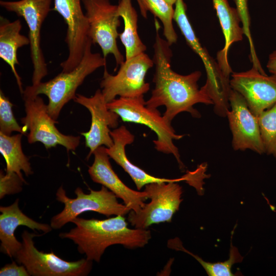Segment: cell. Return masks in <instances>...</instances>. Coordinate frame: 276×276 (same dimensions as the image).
Segmentation results:
<instances>
[{
	"instance_id": "obj_5",
	"label": "cell",
	"mask_w": 276,
	"mask_h": 276,
	"mask_svg": "<svg viewBox=\"0 0 276 276\" xmlns=\"http://www.w3.org/2000/svg\"><path fill=\"white\" fill-rule=\"evenodd\" d=\"M107 106L118 114L123 121L144 125L154 131L157 136V140L153 141L156 150L172 154L179 168L184 170L185 167L180 159L178 149L173 143L174 140H178L184 135L177 134L171 123L162 116L157 109L148 107L144 96L132 98L119 97L107 103Z\"/></svg>"
},
{
	"instance_id": "obj_22",
	"label": "cell",
	"mask_w": 276,
	"mask_h": 276,
	"mask_svg": "<svg viewBox=\"0 0 276 276\" xmlns=\"http://www.w3.org/2000/svg\"><path fill=\"white\" fill-rule=\"evenodd\" d=\"M118 14L124 21V30L119 34L125 49V60L144 53L147 47L141 39L137 30L138 16L131 0H119Z\"/></svg>"
},
{
	"instance_id": "obj_4",
	"label": "cell",
	"mask_w": 276,
	"mask_h": 276,
	"mask_svg": "<svg viewBox=\"0 0 276 276\" xmlns=\"http://www.w3.org/2000/svg\"><path fill=\"white\" fill-rule=\"evenodd\" d=\"M174 10L173 20L187 44L199 56L204 64L206 80L201 88L212 100L215 113L219 117H226L230 109L229 96L232 89L230 79L224 75L217 61L199 42L187 15L183 0H177Z\"/></svg>"
},
{
	"instance_id": "obj_13",
	"label": "cell",
	"mask_w": 276,
	"mask_h": 276,
	"mask_svg": "<svg viewBox=\"0 0 276 276\" xmlns=\"http://www.w3.org/2000/svg\"><path fill=\"white\" fill-rule=\"evenodd\" d=\"M229 101L230 109L226 117L232 134L233 149H250L259 154L265 153L257 117L250 111L242 95L233 89Z\"/></svg>"
},
{
	"instance_id": "obj_24",
	"label": "cell",
	"mask_w": 276,
	"mask_h": 276,
	"mask_svg": "<svg viewBox=\"0 0 276 276\" xmlns=\"http://www.w3.org/2000/svg\"><path fill=\"white\" fill-rule=\"evenodd\" d=\"M142 16L147 18L150 12L163 24V34L167 41L172 45L176 43L177 35L173 25L174 9L165 0H136Z\"/></svg>"
},
{
	"instance_id": "obj_21",
	"label": "cell",
	"mask_w": 276,
	"mask_h": 276,
	"mask_svg": "<svg viewBox=\"0 0 276 276\" xmlns=\"http://www.w3.org/2000/svg\"><path fill=\"white\" fill-rule=\"evenodd\" d=\"M21 21L19 19L10 21L6 18L0 17V57L11 67L16 79L19 89L24 92L21 78L15 66L19 64L17 57V50L30 44V39L20 34Z\"/></svg>"
},
{
	"instance_id": "obj_9",
	"label": "cell",
	"mask_w": 276,
	"mask_h": 276,
	"mask_svg": "<svg viewBox=\"0 0 276 276\" xmlns=\"http://www.w3.org/2000/svg\"><path fill=\"white\" fill-rule=\"evenodd\" d=\"M153 65V60L144 52L125 60L115 75L109 74L105 66L100 87L106 103L117 96L128 98L144 96L150 88L145 77Z\"/></svg>"
},
{
	"instance_id": "obj_23",
	"label": "cell",
	"mask_w": 276,
	"mask_h": 276,
	"mask_svg": "<svg viewBox=\"0 0 276 276\" xmlns=\"http://www.w3.org/2000/svg\"><path fill=\"white\" fill-rule=\"evenodd\" d=\"M22 135L20 133L13 135L0 133V152L6 162V172H15L21 177L22 171L26 176L33 173L29 158L22 149Z\"/></svg>"
},
{
	"instance_id": "obj_14",
	"label": "cell",
	"mask_w": 276,
	"mask_h": 276,
	"mask_svg": "<svg viewBox=\"0 0 276 276\" xmlns=\"http://www.w3.org/2000/svg\"><path fill=\"white\" fill-rule=\"evenodd\" d=\"M82 0H54L53 10L61 15L67 26L65 42L68 54L60 63L62 72H70L80 62L89 38V24L82 6Z\"/></svg>"
},
{
	"instance_id": "obj_16",
	"label": "cell",
	"mask_w": 276,
	"mask_h": 276,
	"mask_svg": "<svg viewBox=\"0 0 276 276\" xmlns=\"http://www.w3.org/2000/svg\"><path fill=\"white\" fill-rule=\"evenodd\" d=\"M231 76L232 89L242 95L256 117L276 103V76L262 74L254 67Z\"/></svg>"
},
{
	"instance_id": "obj_10",
	"label": "cell",
	"mask_w": 276,
	"mask_h": 276,
	"mask_svg": "<svg viewBox=\"0 0 276 276\" xmlns=\"http://www.w3.org/2000/svg\"><path fill=\"white\" fill-rule=\"evenodd\" d=\"M82 2L89 24V38L93 43L99 45L104 58L113 55L117 68L125 61L117 41L120 26L118 5L111 4L109 0H82Z\"/></svg>"
},
{
	"instance_id": "obj_20",
	"label": "cell",
	"mask_w": 276,
	"mask_h": 276,
	"mask_svg": "<svg viewBox=\"0 0 276 276\" xmlns=\"http://www.w3.org/2000/svg\"><path fill=\"white\" fill-rule=\"evenodd\" d=\"M212 2L225 39L223 48L217 53V61L224 75L229 78L233 72L228 62V51L232 44L242 40L243 29L236 8L232 7L227 0Z\"/></svg>"
},
{
	"instance_id": "obj_30",
	"label": "cell",
	"mask_w": 276,
	"mask_h": 276,
	"mask_svg": "<svg viewBox=\"0 0 276 276\" xmlns=\"http://www.w3.org/2000/svg\"><path fill=\"white\" fill-rule=\"evenodd\" d=\"M1 276H29L26 267L21 264L18 265L15 261L7 264L0 269Z\"/></svg>"
},
{
	"instance_id": "obj_8",
	"label": "cell",
	"mask_w": 276,
	"mask_h": 276,
	"mask_svg": "<svg viewBox=\"0 0 276 276\" xmlns=\"http://www.w3.org/2000/svg\"><path fill=\"white\" fill-rule=\"evenodd\" d=\"M43 235L24 231L21 234L22 246L14 257L18 264L26 267L30 275L85 276L89 274L93 261L86 258L67 261L53 251H39L35 246L33 238Z\"/></svg>"
},
{
	"instance_id": "obj_12",
	"label": "cell",
	"mask_w": 276,
	"mask_h": 276,
	"mask_svg": "<svg viewBox=\"0 0 276 276\" xmlns=\"http://www.w3.org/2000/svg\"><path fill=\"white\" fill-rule=\"evenodd\" d=\"M52 0L1 1V6L6 10L24 18L29 28L30 55L33 65L32 85L41 82L48 74L47 65L40 45L42 25L50 11Z\"/></svg>"
},
{
	"instance_id": "obj_32",
	"label": "cell",
	"mask_w": 276,
	"mask_h": 276,
	"mask_svg": "<svg viewBox=\"0 0 276 276\" xmlns=\"http://www.w3.org/2000/svg\"><path fill=\"white\" fill-rule=\"evenodd\" d=\"M169 5L173 6L176 3L177 0H165Z\"/></svg>"
},
{
	"instance_id": "obj_3",
	"label": "cell",
	"mask_w": 276,
	"mask_h": 276,
	"mask_svg": "<svg viewBox=\"0 0 276 276\" xmlns=\"http://www.w3.org/2000/svg\"><path fill=\"white\" fill-rule=\"evenodd\" d=\"M93 44L89 38L85 46L83 56L79 63L70 72H62L54 78L36 85L26 88L32 93L47 96L49 114L55 120L59 116L63 106L75 99L78 87L89 75L98 68L106 66V59L98 53L91 51Z\"/></svg>"
},
{
	"instance_id": "obj_25",
	"label": "cell",
	"mask_w": 276,
	"mask_h": 276,
	"mask_svg": "<svg viewBox=\"0 0 276 276\" xmlns=\"http://www.w3.org/2000/svg\"><path fill=\"white\" fill-rule=\"evenodd\" d=\"M168 246L173 249L184 251L193 256L204 268L209 276H232L234 275L231 271L232 266L241 262L243 257L239 254L237 248L231 245L229 259L224 262L210 263L203 261L201 258L185 248L181 241L178 238L170 239L168 242Z\"/></svg>"
},
{
	"instance_id": "obj_27",
	"label": "cell",
	"mask_w": 276,
	"mask_h": 276,
	"mask_svg": "<svg viewBox=\"0 0 276 276\" xmlns=\"http://www.w3.org/2000/svg\"><path fill=\"white\" fill-rule=\"evenodd\" d=\"M13 105L3 91H0V133L11 135L13 132L25 134L23 127L19 126L12 111Z\"/></svg>"
},
{
	"instance_id": "obj_28",
	"label": "cell",
	"mask_w": 276,
	"mask_h": 276,
	"mask_svg": "<svg viewBox=\"0 0 276 276\" xmlns=\"http://www.w3.org/2000/svg\"><path fill=\"white\" fill-rule=\"evenodd\" d=\"M236 9L240 18L244 34L247 38L249 49L250 59L253 65H257L260 63L255 49L253 39L250 32V18L248 8V0H234Z\"/></svg>"
},
{
	"instance_id": "obj_1",
	"label": "cell",
	"mask_w": 276,
	"mask_h": 276,
	"mask_svg": "<svg viewBox=\"0 0 276 276\" xmlns=\"http://www.w3.org/2000/svg\"><path fill=\"white\" fill-rule=\"evenodd\" d=\"M155 27L156 36L152 59L155 67L153 79L155 86L145 104L152 109L165 106L163 117L171 123L182 112H188L193 117L199 118L200 113L193 107L195 104L213 105L208 95L201 88L199 89L197 82L201 73L195 71L182 75L173 71L171 66V45L160 37V25L156 18Z\"/></svg>"
},
{
	"instance_id": "obj_19",
	"label": "cell",
	"mask_w": 276,
	"mask_h": 276,
	"mask_svg": "<svg viewBox=\"0 0 276 276\" xmlns=\"http://www.w3.org/2000/svg\"><path fill=\"white\" fill-rule=\"evenodd\" d=\"M0 212L1 250L10 258L14 257L22 246V243L16 239L14 235L17 227L26 226L44 234L53 229L50 225L38 222L26 215L19 209V199L9 206H1Z\"/></svg>"
},
{
	"instance_id": "obj_2",
	"label": "cell",
	"mask_w": 276,
	"mask_h": 276,
	"mask_svg": "<svg viewBox=\"0 0 276 276\" xmlns=\"http://www.w3.org/2000/svg\"><path fill=\"white\" fill-rule=\"evenodd\" d=\"M71 222L75 227L68 232L61 233L59 236L73 241L80 254L97 262L110 246L120 244L129 249L143 247L151 238L149 229L129 228L124 216L103 220L77 217Z\"/></svg>"
},
{
	"instance_id": "obj_26",
	"label": "cell",
	"mask_w": 276,
	"mask_h": 276,
	"mask_svg": "<svg viewBox=\"0 0 276 276\" xmlns=\"http://www.w3.org/2000/svg\"><path fill=\"white\" fill-rule=\"evenodd\" d=\"M265 153L276 158V103L258 117Z\"/></svg>"
},
{
	"instance_id": "obj_11",
	"label": "cell",
	"mask_w": 276,
	"mask_h": 276,
	"mask_svg": "<svg viewBox=\"0 0 276 276\" xmlns=\"http://www.w3.org/2000/svg\"><path fill=\"white\" fill-rule=\"evenodd\" d=\"M150 201L138 212L130 211L127 220L136 228L147 229L154 224L170 222L182 201V187L176 181L155 182L145 186Z\"/></svg>"
},
{
	"instance_id": "obj_31",
	"label": "cell",
	"mask_w": 276,
	"mask_h": 276,
	"mask_svg": "<svg viewBox=\"0 0 276 276\" xmlns=\"http://www.w3.org/2000/svg\"><path fill=\"white\" fill-rule=\"evenodd\" d=\"M267 68L271 75L276 76V51L269 55Z\"/></svg>"
},
{
	"instance_id": "obj_17",
	"label": "cell",
	"mask_w": 276,
	"mask_h": 276,
	"mask_svg": "<svg viewBox=\"0 0 276 276\" xmlns=\"http://www.w3.org/2000/svg\"><path fill=\"white\" fill-rule=\"evenodd\" d=\"M93 154L94 163L88 169L91 180L113 193L131 211L138 212L145 206L144 201L149 198L147 193L144 190H133L121 180L111 166L106 147H98Z\"/></svg>"
},
{
	"instance_id": "obj_18",
	"label": "cell",
	"mask_w": 276,
	"mask_h": 276,
	"mask_svg": "<svg viewBox=\"0 0 276 276\" xmlns=\"http://www.w3.org/2000/svg\"><path fill=\"white\" fill-rule=\"evenodd\" d=\"M110 135L112 138L113 144L109 148L106 147V152L110 158L113 159L130 176L138 190H140L143 187L151 183L178 182L190 179L191 174L180 178L168 179L157 177L148 174L131 163L126 155V146L133 142L134 135L124 125L111 131Z\"/></svg>"
},
{
	"instance_id": "obj_6",
	"label": "cell",
	"mask_w": 276,
	"mask_h": 276,
	"mask_svg": "<svg viewBox=\"0 0 276 276\" xmlns=\"http://www.w3.org/2000/svg\"><path fill=\"white\" fill-rule=\"evenodd\" d=\"M22 94L26 116L21 119L23 130L30 144L40 142L46 149L58 145L64 147L67 151H75L80 142L79 136L65 135L61 133L55 126L58 122L49 114L43 100L30 91L26 87Z\"/></svg>"
},
{
	"instance_id": "obj_29",
	"label": "cell",
	"mask_w": 276,
	"mask_h": 276,
	"mask_svg": "<svg viewBox=\"0 0 276 276\" xmlns=\"http://www.w3.org/2000/svg\"><path fill=\"white\" fill-rule=\"evenodd\" d=\"M27 182L24 177L20 176L15 172L5 174L0 172V199L6 195L20 193L22 190V186Z\"/></svg>"
},
{
	"instance_id": "obj_7",
	"label": "cell",
	"mask_w": 276,
	"mask_h": 276,
	"mask_svg": "<svg viewBox=\"0 0 276 276\" xmlns=\"http://www.w3.org/2000/svg\"><path fill=\"white\" fill-rule=\"evenodd\" d=\"M75 193L76 198H70L62 186L58 188L56 193V199L63 203L64 208L52 218L50 225L53 229L61 228L87 211H94L109 217L125 216L131 211L126 205L120 203L116 195L103 186L98 191L90 189L89 194H85L81 188L78 187Z\"/></svg>"
},
{
	"instance_id": "obj_15",
	"label": "cell",
	"mask_w": 276,
	"mask_h": 276,
	"mask_svg": "<svg viewBox=\"0 0 276 276\" xmlns=\"http://www.w3.org/2000/svg\"><path fill=\"white\" fill-rule=\"evenodd\" d=\"M74 101L86 108L91 114L89 131L81 133L84 137L85 146L89 149L87 156L88 159L98 147L105 146L109 148L113 145L110 128L118 127L120 117L108 108L107 103L100 89L90 97L77 94Z\"/></svg>"
}]
</instances>
